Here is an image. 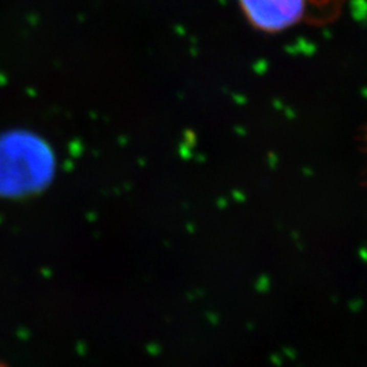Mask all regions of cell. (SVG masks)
Instances as JSON below:
<instances>
[{
	"label": "cell",
	"mask_w": 367,
	"mask_h": 367,
	"mask_svg": "<svg viewBox=\"0 0 367 367\" xmlns=\"http://www.w3.org/2000/svg\"><path fill=\"white\" fill-rule=\"evenodd\" d=\"M55 176V153L45 139L28 129L0 134V198L41 193Z\"/></svg>",
	"instance_id": "1"
},
{
	"label": "cell",
	"mask_w": 367,
	"mask_h": 367,
	"mask_svg": "<svg viewBox=\"0 0 367 367\" xmlns=\"http://www.w3.org/2000/svg\"><path fill=\"white\" fill-rule=\"evenodd\" d=\"M250 24L268 33L285 30L304 18L309 0H238Z\"/></svg>",
	"instance_id": "2"
},
{
	"label": "cell",
	"mask_w": 367,
	"mask_h": 367,
	"mask_svg": "<svg viewBox=\"0 0 367 367\" xmlns=\"http://www.w3.org/2000/svg\"><path fill=\"white\" fill-rule=\"evenodd\" d=\"M310 3H314V4H322L325 3V2H328V0H309Z\"/></svg>",
	"instance_id": "3"
}]
</instances>
